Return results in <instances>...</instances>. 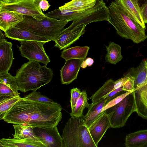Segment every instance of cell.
Returning a JSON list of instances; mask_svg holds the SVG:
<instances>
[{"label": "cell", "mask_w": 147, "mask_h": 147, "mask_svg": "<svg viewBox=\"0 0 147 147\" xmlns=\"http://www.w3.org/2000/svg\"><path fill=\"white\" fill-rule=\"evenodd\" d=\"M61 105L22 98L6 114L3 119L13 124L27 123L34 127L56 126L62 117Z\"/></svg>", "instance_id": "6da1fadb"}, {"label": "cell", "mask_w": 147, "mask_h": 147, "mask_svg": "<svg viewBox=\"0 0 147 147\" xmlns=\"http://www.w3.org/2000/svg\"><path fill=\"white\" fill-rule=\"evenodd\" d=\"M108 21L115 28L117 33L122 38L138 44L147 38L145 29L127 13L119 0H115L109 6Z\"/></svg>", "instance_id": "7a4b0ae2"}, {"label": "cell", "mask_w": 147, "mask_h": 147, "mask_svg": "<svg viewBox=\"0 0 147 147\" xmlns=\"http://www.w3.org/2000/svg\"><path fill=\"white\" fill-rule=\"evenodd\" d=\"M53 71L47 65H41L32 60L24 63L16 72L15 76L19 90L23 92L36 91L51 80Z\"/></svg>", "instance_id": "3957f363"}, {"label": "cell", "mask_w": 147, "mask_h": 147, "mask_svg": "<svg viewBox=\"0 0 147 147\" xmlns=\"http://www.w3.org/2000/svg\"><path fill=\"white\" fill-rule=\"evenodd\" d=\"M45 16L58 20H63L68 22L73 21L72 24L66 28L72 30L81 25L86 26L93 22L107 21L109 20V8L102 0L96 1L93 7L80 11L63 12L58 9L45 14Z\"/></svg>", "instance_id": "277c9868"}, {"label": "cell", "mask_w": 147, "mask_h": 147, "mask_svg": "<svg viewBox=\"0 0 147 147\" xmlns=\"http://www.w3.org/2000/svg\"><path fill=\"white\" fill-rule=\"evenodd\" d=\"M83 117L71 116L66 123L62 135L64 147H97L92 138Z\"/></svg>", "instance_id": "5b68a950"}, {"label": "cell", "mask_w": 147, "mask_h": 147, "mask_svg": "<svg viewBox=\"0 0 147 147\" xmlns=\"http://www.w3.org/2000/svg\"><path fill=\"white\" fill-rule=\"evenodd\" d=\"M24 18L23 21L15 27L26 29L55 42L69 22L46 16L45 18L40 20L28 16H24Z\"/></svg>", "instance_id": "8992f818"}, {"label": "cell", "mask_w": 147, "mask_h": 147, "mask_svg": "<svg viewBox=\"0 0 147 147\" xmlns=\"http://www.w3.org/2000/svg\"><path fill=\"white\" fill-rule=\"evenodd\" d=\"M136 110L134 91L119 103L104 111L108 116L111 127L120 128L125 125L130 116Z\"/></svg>", "instance_id": "52a82bcc"}, {"label": "cell", "mask_w": 147, "mask_h": 147, "mask_svg": "<svg viewBox=\"0 0 147 147\" xmlns=\"http://www.w3.org/2000/svg\"><path fill=\"white\" fill-rule=\"evenodd\" d=\"M39 0H7L0 2V11H13L40 20L46 16L39 6Z\"/></svg>", "instance_id": "ba28073f"}, {"label": "cell", "mask_w": 147, "mask_h": 147, "mask_svg": "<svg viewBox=\"0 0 147 147\" xmlns=\"http://www.w3.org/2000/svg\"><path fill=\"white\" fill-rule=\"evenodd\" d=\"M20 46L17 45L21 55L29 61H34L47 65L50 61L43 45L46 42L34 40L19 41Z\"/></svg>", "instance_id": "9c48e42d"}, {"label": "cell", "mask_w": 147, "mask_h": 147, "mask_svg": "<svg viewBox=\"0 0 147 147\" xmlns=\"http://www.w3.org/2000/svg\"><path fill=\"white\" fill-rule=\"evenodd\" d=\"M34 134L46 147H64L57 126L51 128L34 127Z\"/></svg>", "instance_id": "30bf717a"}, {"label": "cell", "mask_w": 147, "mask_h": 147, "mask_svg": "<svg viewBox=\"0 0 147 147\" xmlns=\"http://www.w3.org/2000/svg\"><path fill=\"white\" fill-rule=\"evenodd\" d=\"M110 127V120L105 111L101 113L88 127L92 138L97 147L98 143Z\"/></svg>", "instance_id": "8fae6325"}, {"label": "cell", "mask_w": 147, "mask_h": 147, "mask_svg": "<svg viewBox=\"0 0 147 147\" xmlns=\"http://www.w3.org/2000/svg\"><path fill=\"white\" fill-rule=\"evenodd\" d=\"M86 26L84 25H81L72 30L64 29L57 37L55 42V46L61 50L69 47L84 34Z\"/></svg>", "instance_id": "7c38bea8"}, {"label": "cell", "mask_w": 147, "mask_h": 147, "mask_svg": "<svg viewBox=\"0 0 147 147\" xmlns=\"http://www.w3.org/2000/svg\"><path fill=\"white\" fill-rule=\"evenodd\" d=\"M4 35L0 30V74L8 71L14 59L12 49V43L4 38Z\"/></svg>", "instance_id": "4fadbf2b"}, {"label": "cell", "mask_w": 147, "mask_h": 147, "mask_svg": "<svg viewBox=\"0 0 147 147\" xmlns=\"http://www.w3.org/2000/svg\"><path fill=\"white\" fill-rule=\"evenodd\" d=\"M83 60L72 59L66 61L64 65L60 70L62 84H68L77 79Z\"/></svg>", "instance_id": "5bb4252c"}, {"label": "cell", "mask_w": 147, "mask_h": 147, "mask_svg": "<svg viewBox=\"0 0 147 147\" xmlns=\"http://www.w3.org/2000/svg\"><path fill=\"white\" fill-rule=\"evenodd\" d=\"M6 37L12 40H34L47 42L51 41L47 38L38 35L26 29L13 27L4 32Z\"/></svg>", "instance_id": "9a60e30c"}, {"label": "cell", "mask_w": 147, "mask_h": 147, "mask_svg": "<svg viewBox=\"0 0 147 147\" xmlns=\"http://www.w3.org/2000/svg\"><path fill=\"white\" fill-rule=\"evenodd\" d=\"M24 18V16L15 12L0 11V29L5 32L15 27Z\"/></svg>", "instance_id": "2e32d148"}, {"label": "cell", "mask_w": 147, "mask_h": 147, "mask_svg": "<svg viewBox=\"0 0 147 147\" xmlns=\"http://www.w3.org/2000/svg\"><path fill=\"white\" fill-rule=\"evenodd\" d=\"M128 14L142 27L146 29L141 15L139 0H119Z\"/></svg>", "instance_id": "e0dca14e"}, {"label": "cell", "mask_w": 147, "mask_h": 147, "mask_svg": "<svg viewBox=\"0 0 147 147\" xmlns=\"http://www.w3.org/2000/svg\"><path fill=\"white\" fill-rule=\"evenodd\" d=\"M134 93L136 112L140 117L147 120V88L140 87Z\"/></svg>", "instance_id": "ac0fdd59"}, {"label": "cell", "mask_w": 147, "mask_h": 147, "mask_svg": "<svg viewBox=\"0 0 147 147\" xmlns=\"http://www.w3.org/2000/svg\"><path fill=\"white\" fill-rule=\"evenodd\" d=\"M0 147H46V146L40 141L32 139H18L2 138L0 140Z\"/></svg>", "instance_id": "d6986e66"}, {"label": "cell", "mask_w": 147, "mask_h": 147, "mask_svg": "<svg viewBox=\"0 0 147 147\" xmlns=\"http://www.w3.org/2000/svg\"><path fill=\"white\" fill-rule=\"evenodd\" d=\"M147 143V129H144L127 134L124 146L126 147H144Z\"/></svg>", "instance_id": "ffe728a7"}, {"label": "cell", "mask_w": 147, "mask_h": 147, "mask_svg": "<svg viewBox=\"0 0 147 147\" xmlns=\"http://www.w3.org/2000/svg\"><path fill=\"white\" fill-rule=\"evenodd\" d=\"M109 101L107 98L102 97L99 101L90 104L88 108V111L83 117L85 123L88 128L101 113L103 107Z\"/></svg>", "instance_id": "44dd1931"}, {"label": "cell", "mask_w": 147, "mask_h": 147, "mask_svg": "<svg viewBox=\"0 0 147 147\" xmlns=\"http://www.w3.org/2000/svg\"><path fill=\"white\" fill-rule=\"evenodd\" d=\"M96 2L90 0H71L60 7L59 9L63 12L83 11L93 7Z\"/></svg>", "instance_id": "7402d4cb"}, {"label": "cell", "mask_w": 147, "mask_h": 147, "mask_svg": "<svg viewBox=\"0 0 147 147\" xmlns=\"http://www.w3.org/2000/svg\"><path fill=\"white\" fill-rule=\"evenodd\" d=\"M128 73L135 78L134 91L142 85L146 80L147 77V59L142 60L136 68L131 69Z\"/></svg>", "instance_id": "603a6c76"}, {"label": "cell", "mask_w": 147, "mask_h": 147, "mask_svg": "<svg viewBox=\"0 0 147 147\" xmlns=\"http://www.w3.org/2000/svg\"><path fill=\"white\" fill-rule=\"evenodd\" d=\"M88 46H76L63 49L61 57L65 61L72 59L84 60L88 53Z\"/></svg>", "instance_id": "cb8c5ba5"}, {"label": "cell", "mask_w": 147, "mask_h": 147, "mask_svg": "<svg viewBox=\"0 0 147 147\" xmlns=\"http://www.w3.org/2000/svg\"><path fill=\"white\" fill-rule=\"evenodd\" d=\"M13 126L15 131V134L13 135L14 138H30L39 141L33 131V129L34 127L27 123L14 124Z\"/></svg>", "instance_id": "d4e9b609"}, {"label": "cell", "mask_w": 147, "mask_h": 147, "mask_svg": "<svg viewBox=\"0 0 147 147\" xmlns=\"http://www.w3.org/2000/svg\"><path fill=\"white\" fill-rule=\"evenodd\" d=\"M106 48L107 52L105 56L106 62L115 65L122 59L121 47L119 45L111 42L108 46H106Z\"/></svg>", "instance_id": "484cf974"}, {"label": "cell", "mask_w": 147, "mask_h": 147, "mask_svg": "<svg viewBox=\"0 0 147 147\" xmlns=\"http://www.w3.org/2000/svg\"><path fill=\"white\" fill-rule=\"evenodd\" d=\"M114 81L112 79L107 80L90 97L92 103L99 101L105 96L116 89L115 87Z\"/></svg>", "instance_id": "4316f807"}, {"label": "cell", "mask_w": 147, "mask_h": 147, "mask_svg": "<svg viewBox=\"0 0 147 147\" xmlns=\"http://www.w3.org/2000/svg\"><path fill=\"white\" fill-rule=\"evenodd\" d=\"M21 98L19 95L0 98V119L3 120L7 113Z\"/></svg>", "instance_id": "83f0119b"}, {"label": "cell", "mask_w": 147, "mask_h": 147, "mask_svg": "<svg viewBox=\"0 0 147 147\" xmlns=\"http://www.w3.org/2000/svg\"><path fill=\"white\" fill-rule=\"evenodd\" d=\"M90 105L87 101V94L85 90H83L76 103L75 109L70 115L71 116L80 117L83 116V111L85 107Z\"/></svg>", "instance_id": "f1b7e54d"}, {"label": "cell", "mask_w": 147, "mask_h": 147, "mask_svg": "<svg viewBox=\"0 0 147 147\" xmlns=\"http://www.w3.org/2000/svg\"><path fill=\"white\" fill-rule=\"evenodd\" d=\"M0 83H3L12 89L18 94V86L15 76H12L8 72L0 74Z\"/></svg>", "instance_id": "f546056e"}, {"label": "cell", "mask_w": 147, "mask_h": 147, "mask_svg": "<svg viewBox=\"0 0 147 147\" xmlns=\"http://www.w3.org/2000/svg\"><path fill=\"white\" fill-rule=\"evenodd\" d=\"M23 98L26 100L41 102L50 103L56 102L52 99L42 94L40 92L36 91H33L23 97Z\"/></svg>", "instance_id": "4dcf8cb0"}, {"label": "cell", "mask_w": 147, "mask_h": 147, "mask_svg": "<svg viewBox=\"0 0 147 147\" xmlns=\"http://www.w3.org/2000/svg\"><path fill=\"white\" fill-rule=\"evenodd\" d=\"M131 92L130 91H125V92H123L114 98L110 101L103 107L101 111V112L117 104Z\"/></svg>", "instance_id": "1f68e13d"}, {"label": "cell", "mask_w": 147, "mask_h": 147, "mask_svg": "<svg viewBox=\"0 0 147 147\" xmlns=\"http://www.w3.org/2000/svg\"><path fill=\"white\" fill-rule=\"evenodd\" d=\"M82 92L77 88H74L70 90L71 99L70 102L72 112L74 111L77 101Z\"/></svg>", "instance_id": "d6a6232c"}, {"label": "cell", "mask_w": 147, "mask_h": 147, "mask_svg": "<svg viewBox=\"0 0 147 147\" xmlns=\"http://www.w3.org/2000/svg\"><path fill=\"white\" fill-rule=\"evenodd\" d=\"M19 95L5 84L0 83V97L14 96Z\"/></svg>", "instance_id": "836d02e7"}, {"label": "cell", "mask_w": 147, "mask_h": 147, "mask_svg": "<svg viewBox=\"0 0 147 147\" xmlns=\"http://www.w3.org/2000/svg\"><path fill=\"white\" fill-rule=\"evenodd\" d=\"M129 79L123 85L122 87V88L124 91L132 92L134 91L135 78L134 77L131 75L129 73Z\"/></svg>", "instance_id": "e575fe53"}, {"label": "cell", "mask_w": 147, "mask_h": 147, "mask_svg": "<svg viewBox=\"0 0 147 147\" xmlns=\"http://www.w3.org/2000/svg\"><path fill=\"white\" fill-rule=\"evenodd\" d=\"M129 74L128 73L121 78L114 81L115 87V89L122 87L123 85L129 79Z\"/></svg>", "instance_id": "d590c367"}, {"label": "cell", "mask_w": 147, "mask_h": 147, "mask_svg": "<svg viewBox=\"0 0 147 147\" xmlns=\"http://www.w3.org/2000/svg\"><path fill=\"white\" fill-rule=\"evenodd\" d=\"M140 7L141 15L144 23H147V1Z\"/></svg>", "instance_id": "8d00e7d4"}, {"label": "cell", "mask_w": 147, "mask_h": 147, "mask_svg": "<svg viewBox=\"0 0 147 147\" xmlns=\"http://www.w3.org/2000/svg\"><path fill=\"white\" fill-rule=\"evenodd\" d=\"M39 6L41 10L45 11L48 10L51 5L47 0H39Z\"/></svg>", "instance_id": "74e56055"}, {"label": "cell", "mask_w": 147, "mask_h": 147, "mask_svg": "<svg viewBox=\"0 0 147 147\" xmlns=\"http://www.w3.org/2000/svg\"><path fill=\"white\" fill-rule=\"evenodd\" d=\"M94 60L90 57L87 58L84 60L81 64V67L82 69L86 68L87 66H90L93 64Z\"/></svg>", "instance_id": "f35d334b"}, {"label": "cell", "mask_w": 147, "mask_h": 147, "mask_svg": "<svg viewBox=\"0 0 147 147\" xmlns=\"http://www.w3.org/2000/svg\"><path fill=\"white\" fill-rule=\"evenodd\" d=\"M147 1V0H139V1H145V2Z\"/></svg>", "instance_id": "ab89813d"}, {"label": "cell", "mask_w": 147, "mask_h": 147, "mask_svg": "<svg viewBox=\"0 0 147 147\" xmlns=\"http://www.w3.org/2000/svg\"><path fill=\"white\" fill-rule=\"evenodd\" d=\"M5 0H0V2H1L2 1H5Z\"/></svg>", "instance_id": "60d3db41"}, {"label": "cell", "mask_w": 147, "mask_h": 147, "mask_svg": "<svg viewBox=\"0 0 147 147\" xmlns=\"http://www.w3.org/2000/svg\"><path fill=\"white\" fill-rule=\"evenodd\" d=\"M144 147H147V143L144 146Z\"/></svg>", "instance_id": "b9f144b4"}, {"label": "cell", "mask_w": 147, "mask_h": 147, "mask_svg": "<svg viewBox=\"0 0 147 147\" xmlns=\"http://www.w3.org/2000/svg\"><path fill=\"white\" fill-rule=\"evenodd\" d=\"M90 0L93 1H97L98 0Z\"/></svg>", "instance_id": "7bdbcfd3"}]
</instances>
